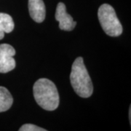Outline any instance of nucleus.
Listing matches in <instances>:
<instances>
[{
  "instance_id": "obj_1",
  "label": "nucleus",
  "mask_w": 131,
  "mask_h": 131,
  "mask_svg": "<svg viewBox=\"0 0 131 131\" xmlns=\"http://www.w3.org/2000/svg\"><path fill=\"white\" fill-rule=\"evenodd\" d=\"M38 105L47 111H54L59 105V95L56 84L46 78L38 80L33 88Z\"/></svg>"
},
{
  "instance_id": "obj_2",
  "label": "nucleus",
  "mask_w": 131,
  "mask_h": 131,
  "mask_svg": "<svg viewBox=\"0 0 131 131\" xmlns=\"http://www.w3.org/2000/svg\"><path fill=\"white\" fill-rule=\"evenodd\" d=\"M71 86L75 93L82 98H89L93 92V85L82 57H78L71 66L70 74Z\"/></svg>"
},
{
  "instance_id": "obj_3",
  "label": "nucleus",
  "mask_w": 131,
  "mask_h": 131,
  "mask_svg": "<svg viewBox=\"0 0 131 131\" xmlns=\"http://www.w3.org/2000/svg\"><path fill=\"white\" fill-rule=\"evenodd\" d=\"M98 17L103 31L110 37H119L122 33V26L115 10L111 5L103 4L98 9Z\"/></svg>"
},
{
  "instance_id": "obj_4",
  "label": "nucleus",
  "mask_w": 131,
  "mask_h": 131,
  "mask_svg": "<svg viewBox=\"0 0 131 131\" xmlns=\"http://www.w3.org/2000/svg\"><path fill=\"white\" fill-rule=\"evenodd\" d=\"M15 50L13 46L8 44L0 45V73H7L15 68Z\"/></svg>"
},
{
  "instance_id": "obj_5",
  "label": "nucleus",
  "mask_w": 131,
  "mask_h": 131,
  "mask_svg": "<svg viewBox=\"0 0 131 131\" xmlns=\"http://www.w3.org/2000/svg\"><path fill=\"white\" fill-rule=\"evenodd\" d=\"M56 19L59 22V28L61 30L70 31L76 27L77 22L74 20L70 15L66 13V5L63 2H59L57 5Z\"/></svg>"
},
{
  "instance_id": "obj_6",
  "label": "nucleus",
  "mask_w": 131,
  "mask_h": 131,
  "mask_svg": "<svg viewBox=\"0 0 131 131\" xmlns=\"http://www.w3.org/2000/svg\"><path fill=\"white\" fill-rule=\"evenodd\" d=\"M28 11L31 18L37 23L44 21L46 8L43 0H28Z\"/></svg>"
},
{
  "instance_id": "obj_7",
  "label": "nucleus",
  "mask_w": 131,
  "mask_h": 131,
  "mask_svg": "<svg viewBox=\"0 0 131 131\" xmlns=\"http://www.w3.org/2000/svg\"><path fill=\"white\" fill-rule=\"evenodd\" d=\"M15 27L13 18L8 14L0 13V40L5 37V34H9Z\"/></svg>"
},
{
  "instance_id": "obj_8",
  "label": "nucleus",
  "mask_w": 131,
  "mask_h": 131,
  "mask_svg": "<svg viewBox=\"0 0 131 131\" xmlns=\"http://www.w3.org/2000/svg\"><path fill=\"white\" fill-rule=\"evenodd\" d=\"M13 103V98L9 91L5 87L0 86V112L9 109Z\"/></svg>"
},
{
  "instance_id": "obj_9",
  "label": "nucleus",
  "mask_w": 131,
  "mask_h": 131,
  "mask_svg": "<svg viewBox=\"0 0 131 131\" xmlns=\"http://www.w3.org/2000/svg\"><path fill=\"white\" fill-rule=\"evenodd\" d=\"M20 131H46L45 129L38 127L32 124H25L23 126L20 127L19 129Z\"/></svg>"
}]
</instances>
